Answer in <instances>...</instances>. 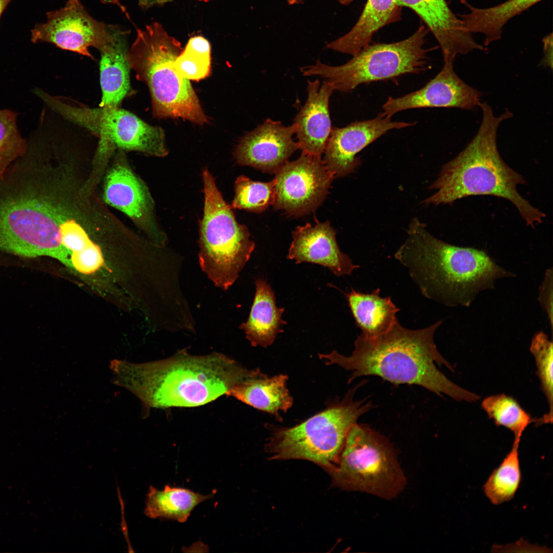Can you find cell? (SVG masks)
Here are the masks:
<instances>
[{"mask_svg": "<svg viewBox=\"0 0 553 553\" xmlns=\"http://www.w3.org/2000/svg\"><path fill=\"white\" fill-rule=\"evenodd\" d=\"M12 0H0V17L7 5Z\"/></svg>", "mask_w": 553, "mask_h": 553, "instance_id": "74e56055", "label": "cell"}, {"mask_svg": "<svg viewBox=\"0 0 553 553\" xmlns=\"http://www.w3.org/2000/svg\"><path fill=\"white\" fill-rule=\"evenodd\" d=\"M296 125L285 126L270 119L239 141L233 155L237 163L270 174L276 171L299 147L293 139Z\"/></svg>", "mask_w": 553, "mask_h": 553, "instance_id": "2e32d148", "label": "cell"}, {"mask_svg": "<svg viewBox=\"0 0 553 553\" xmlns=\"http://www.w3.org/2000/svg\"><path fill=\"white\" fill-rule=\"evenodd\" d=\"M544 58L542 61L543 63L546 66H550L552 67V34H550V36H547L544 38Z\"/></svg>", "mask_w": 553, "mask_h": 553, "instance_id": "e575fe53", "label": "cell"}, {"mask_svg": "<svg viewBox=\"0 0 553 553\" xmlns=\"http://www.w3.org/2000/svg\"><path fill=\"white\" fill-rule=\"evenodd\" d=\"M214 495L215 493H212L204 495L189 489L169 485L159 491L151 485L144 513L152 519L164 518L184 523L198 505L212 498Z\"/></svg>", "mask_w": 553, "mask_h": 553, "instance_id": "d4e9b609", "label": "cell"}, {"mask_svg": "<svg viewBox=\"0 0 553 553\" xmlns=\"http://www.w3.org/2000/svg\"><path fill=\"white\" fill-rule=\"evenodd\" d=\"M44 23L31 30V41L47 42L65 50L93 59L89 49L100 51L112 39L113 27L93 18L79 0H69L62 8L47 14Z\"/></svg>", "mask_w": 553, "mask_h": 553, "instance_id": "4fadbf2b", "label": "cell"}, {"mask_svg": "<svg viewBox=\"0 0 553 553\" xmlns=\"http://www.w3.org/2000/svg\"><path fill=\"white\" fill-rule=\"evenodd\" d=\"M307 90V100L293 122L296 142L302 152L321 156L332 130L329 103L335 90L326 80L321 86L318 80H308Z\"/></svg>", "mask_w": 553, "mask_h": 553, "instance_id": "d6986e66", "label": "cell"}, {"mask_svg": "<svg viewBox=\"0 0 553 553\" xmlns=\"http://www.w3.org/2000/svg\"><path fill=\"white\" fill-rule=\"evenodd\" d=\"M34 93L66 121L89 131L101 146L158 157L167 155L163 130L119 107L91 108L36 89Z\"/></svg>", "mask_w": 553, "mask_h": 553, "instance_id": "9c48e42d", "label": "cell"}, {"mask_svg": "<svg viewBox=\"0 0 553 553\" xmlns=\"http://www.w3.org/2000/svg\"><path fill=\"white\" fill-rule=\"evenodd\" d=\"M127 34V32L113 27L112 39L100 51L102 92L100 107H119L122 100L132 93Z\"/></svg>", "mask_w": 553, "mask_h": 553, "instance_id": "ffe728a7", "label": "cell"}, {"mask_svg": "<svg viewBox=\"0 0 553 553\" xmlns=\"http://www.w3.org/2000/svg\"><path fill=\"white\" fill-rule=\"evenodd\" d=\"M552 269H548L539 287L538 301L547 315L552 330Z\"/></svg>", "mask_w": 553, "mask_h": 553, "instance_id": "d6a6232c", "label": "cell"}, {"mask_svg": "<svg viewBox=\"0 0 553 553\" xmlns=\"http://www.w3.org/2000/svg\"><path fill=\"white\" fill-rule=\"evenodd\" d=\"M541 1L508 0L487 8L474 7L463 1L470 11L460 18L469 32L483 34L484 45L487 46L501 38L502 28L511 18Z\"/></svg>", "mask_w": 553, "mask_h": 553, "instance_id": "484cf974", "label": "cell"}, {"mask_svg": "<svg viewBox=\"0 0 553 553\" xmlns=\"http://www.w3.org/2000/svg\"><path fill=\"white\" fill-rule=\"evenodd\" d=\"M288 376H267L258 369L251 377L235 385L225 395L281 419L280 414L292 407L293 400L287 388Z\"/></svg>", "mask_w": 553, "mask_h": 553, "instance_id": "44dd1931", "label": "cell"}, {"mask_svg": "<svg viewBox=\"0 0 553 553\" xmlns=\"http://www.w3.org/2000/svg\"><path fill=\"white\" fill-rule=\"evenodd\" d=\"M328 473L337 487L387 499L398 495L406 484L389 441L368 427L357 423L347 434L337 464Z\"/></svg>", "mask_w": 553, "mask_h": 553, "instance_id": "ba28073f", "label": "cell"}, {"mask_svg": "<svg viewBox=\"0 0 553 553\" xmlns=\"http://www.w3.org/2000/svg\"><path fill=\"white\" fill-rule=\"evenodd\" d=\"M275 209L295 217L315 210L326 197L334 175L321 156L304 152L275 173Z\"/></svg>", "mask_w": 553, "mask_h": 553, "instance_id": "7c38bea8", "label": "cell"}, {"mask_svg": "<svg viewBox=\"0 0 553 553\" xmlns=\"http://www.w3.org/2000/svg\"><path fill=\"white\" fill-rule=\"evenodd\" d=\"M303 0H287V2L290 5L297 4L301 3ZM339 2L343 5H348L351 3L353 0H338Z\"/></svg>", "mask_w": 553, "mask_h": 553, "instance_id": "8d00e7d4", "label": "cell"}, {"mask_svg": "<svg viewBox=\"0 0 553 553\" xmlns=\"http://www.w3.org/2000/svg\"><path fill=\"white\" fill-rule=\"evenodd\" d=\"M202 179L204 203L200 224L199 263L213 283L226 290L239 277L255 244L247 227L237 222L207 168L203 171Z\"/></svg>", "mask_w": 553, "mask_h": 553, "instance_id": "52a82bcc", "label": "cell"}, {"mask_svg": "<svg viewBox=\"0 0 553 553\" xmlns=\"http://www.w3.org/2000/svg\"><path fill=\"white\" fill-rule=\"evenodd\" d=\"M183 50L180 41L154 22L137 30L127 60L137 78L148 87L154 116L181 118L203 125L209 120L196 92L189 80L173 67Z\"/></svg>", "mask_w": 553, "mask_h": 553, "instance_id": "5b68a950", "label": "cell"}, {"mask_svg": "<svg viewBox=\"0 0 553 553\" xmlns=\"http://www.w3.org/2000/svg\"><path fill=\"white\" fill-rule=\"evenodd\" d=\"M400 7L413 10L438 42L444 61L454 62L458 55L484 47L473 38L463 22L451 11L445 0H397Z\"/></svg>", "mask_w": 553, "mask_h": 553, "instance_id": "e0dca14e", "label": "cell"}, {"mask_svg": "<svg viewBox=\"0 0 553 553\" xmlns=\"http://www.w3.org/2000/svg\"><path fill=\"white\" fill-rule=\"evenodd\" d=\"M27 144L17 126V114L0 110V178L26 152Z\"/></svg>", "mask_w": 553, "mask_h": 553, "instance_id": "4dcf8cb0", "label": "cell"}, {"mask_svg": "<svg viewBox=\"0 0 553 553\" xmlns=\"http://www.w3.org/2000/svg\"><path fill=\"white\" fill-rule=\"evenodd\" d=\"M173 67L183 78L199 80L207 77L210 70V54L195 51L185 46L173 63Z\"/></svg>", "mask_w": 553, "mask_h": 553, "instance_id": "1f68e13d", "label": "cell"}, {"mask_svg": "<svg viewBox=\"0 0 553 553\" xmlns=\"http://www.w3.org/2000/svg\"><path fill=\"white\" fill-rule=\"evenodd\" d=\"M112 160L101 181L102 200L125 214L157 245L163 246L166 236L157 222L147 185L131 167L125 152L117 150Z\"/></svg>", "mask_w": 553, "mask_h": 553, "instance_id": "8fae6325", "label": "cell"}, {"mask_svg": "<svg viewBox=\"0 0 553 553\" xmlns=\"http://www.w3.org/2000/svg\"><path fill=\"white\" fill-rule=\"evenodd\" d=\"M537 367V374L540 379L549 407L548 412L536 420L538 424L551 423L552 421L553 398V344L543 331L536 333L530 346Z\"/></svg>", "mask_w": 553, "mask_h": 553, "instance_id": "f1b7e54d", "label": "cell"}, {"mask_svg": "<svg viewBox=\"0 0 553 553\" xmlns=\"http://www.w3.org/2000/svg\"><path fill=\"white\" fill-rule=\"evenodd\" d=\"M395 258L425 297L448 307H469L480 292L493 289L497 280L515 276L482 250L435 238L417 218L411 221Z\"/></svg>", "mask_w": 553, "mask_h": 553, "instance_id": "3957f363", "label": "cell"}, {"mask_svg": "<svg viewBox=\"0 0 553 553\" xmlns=\"http://www.w3.org/2000/svg\"><path fill=\"white\" fill-rule=\"evenodd\" d=\"M200 1H210V0H200Z\"/></svg>", "mask_w": 553, "mask_h": 553, "instance_id": "f35d334b", "label": "cell"}, {"mask_svg": "<svg viewBox=\"0 0 553 553\" xmlns=\"http://www.w3.org/2000/svg\"><path fill=\"white\" fill-rule=\"evenodd\" d=\"M428 29L421 26L408 38L390 44H376L362 49L344 65L330 66L317 60L301 68L305 76H318L330 82L334 90L349 92L362 83L390 79L427 70L424 46Z\"/></svg>", "mask_w": 553, "mask_h": 553, "instance_id": "30bf717a", "label": "cell"}, {"mask_svg": "<svg viewBox=\"0 0 553 553\" xmlns=\"http://www.w3.org/2000/svg\"><path fill=\"white\" fill-rule=\"evenodd\" d=\"M415 122L392 121L381 114L355 121L341 128L332 127L324 153V161L335 177L353 173L360 164L356 155L367 145L392 129L414 125Z\"/></svg>", "mask_w": 553, "mask_h": 553, "instance_id": "9a60e30c", "label": "cell"}, {"mask_svg": "<svg viewBox=\"0 0 553 553\" xmlns=\"http://www.w3.org/2000/svg\"><path fill=\"white\" fill-rule=\"evenodd\" d=\"M520 442L514 440L509 452L493 470L483 486L485 495L493 504L499 505L512 500L520 485Z\"/></svg>", "mask_w": 553, "mask_h": 553, "instance_id": "4316f807", "label": "cell"}, {"mask_svg": "<svg viewBox=\"0 0 553 553\" xmlns=\"http://www.w3.org/2000/svg\"><path fill=\"white\" fill-rule=\"evenodd\" d=\"M453 62L444 61L441 71L420 89L400 97H389L382 107V115L391 118L400 111L416 108L472 110L479 106L481 93L458 77L454 70Z\"/></svg>", "mask_w": 553, "mask_h": 553, "instance_id": "5bb4252c", "label": "cell"}, {"mask_svg": "<svg viewBox=\"0 0 553 553\" xmlns=\"http://www.w3.org/2000/svg\"><path fill=\"white\" fill-rule=\"evenodd\" d=\"M442 322L440 320L427 328L411 330L397 321L390 330L377 337L358 336L350 356L333 350L318 356L326 365L335 364L351 371L349 382L358 377L375 375L395 384L420 386L457 401H476L479 395L454 384L435 365H443L452 370L434 343V333Z\"/></svg>", "mask_w": 553, "mask_h": 553, "instance_id": "7a4b0ae2", "label": "cell"}, {"mask_svg": "<svg viewBox=\"0 0 553 553\" xmlns=\"http://www.w3.org/2000/svg\"><path fill=\"white\" fill-rule=\"evenodd\" d=\"M379 289L371 293H364L352 289L347 295L349 306L361 335L373 338L390 330L398 321L396 314L399 309L391 297H382Z\"/></svg>", "mask_w": 553, "mask_h": 553, "instance_id": "cb8c5ba5", "label": "cell"}, {"mask_svg": "<svg viewBox=\"0 0 553 553\" xmlns=\"http://www.w3.org/2000/svg\"><path fill=\"white\" fill-rule=\"evenodd\" d=\"M287 258L295 263L307 262L328 268L336 276L350 275L359 266L340 250L336 232L328 221L306 223L292 232Z\"/></svg>", "mask_w": 553, "mask_h": 553, "instance_id": "ac0fdd59", "label": "cell"}, {"mask_svg": "<svg viewBox=\"0 0 553 553\" xmlns=\"http://www.w3.org/2000/svg\"><path fill=\"white\" fill-rule=\"evenodd\" d=\"M256 293L247 320L240 328L253 347H267L273 343L286 322L282 318L284 308L276 304L274 293L263 279L255 281Z\"/></svg>", "mask_w": 553, "mask_h": 553, "instance_id": "7402d4cb", "label": "cell"}, {"mask_svg": "<svg viewBox=\"0 0 553 553\" xmlns=\"http://www.w3.org/2000/svg\"><path fill=\"white\" fill-rule=\"evenodd\" d=\"M173 0H138L140 6L143 8H149L169 3Z\"/></svg>", "mask_w": 553, "mask_h": 553, "instance_id": "d590c367", "label": "cell"}, {"mask_svg": "<svg viewBox=\"0 0 553 553\" xmlns=\"http://www.w3.org/2000/svg\"><path fill=\"white\" fill-rule=\"evenodd\" d=\"M186 47L200 53L210 54V45L208 41L202 36L191 37Z\"/></svg>", "mask_w": 553, "mask_h": 553, "instance_id": "836d02e7", "label": "cell"}, {"mask_svg": "<svg viewBox=\"0 0 553 553\" xmlns=\"http://www.w3.org/2000/svg\"><path fill=\"white\" fill-rule=\"evenodd\" d=\"M235 193L230 205L232 208L260 213L273 204L275 180L273 179L267 182L255 181L241 175L236 180Z\"/></svg>", "mask_w": 553, "mask_h": 553, "instance_id": "f546056e", "label": "cell"}, {"mask_svg": "<svg viewBox=\"0 0 553 553\" xmlns=\"http://www.w3.org/2000/svg\"><path fill=\"white\" fill-rule=\"evenodd\" d=\"M371 404L342 401L290 428L268 426L271 435L265 448L270 459H303L328 472L338 463L347 434Z\"/></svg>", "mask_w": 553, "mask_h": 553, "instance_id": "8992f818", "label": "cell"}, {"mask_svg": "<svg viewBox=\"0 0 553 553\" xmlns=\"http://www.w3.org/2000/svg\"><path fill=\"white\" fill-rule=\"evenodd\" d=\"M481 407L496 426L512 431L516 440H521L525 429L536 420L515 399L505 394L486 397L482 401Z\"/></svg>", "mask_w": 553, "mask_h": 553, "instance_id": "83f0119b", "label": "cell"}, {"mask_svg": "<svg viewBox=\"0 0 553 553\" xmlns=\"http://www.w3.org/2000/svg\"><path fill=\"white\" fill-rule=\"evenodd\" d=\"M400 7L397 0H368L359 19L351 30L328 43L326 48L352 56L357 54L370 45L376 32L397 20Z\"/></svg>", "mask_w": 553, "mask_h": 553, "instance_id": "603a6c76", "label": "cell"}, {"mask_svg": "<svg viewBox=\"0 0 553 553\" xmlns=\"http://www.w3.org/2000/svg\"><path fill=\"white\" fill-rule=\"evenodd\" d=\"M482 113L479 129L466 147L444 164L430 186L436 192L422 201L426 205L451 204L472 196L490 195L509 201L526 225L534 228L545 215L521 196L517 186L523 177L508 166L497 147V133L501 122L512 116L509 111L496 117L487 103L480 102Z\"/></svg>", "mask_w": 553, "mask_h": 553, "instance_id": "277c9868", "label": "cell"}, {"mask_svg": "<svg viewBox=\"0 0 553 553\" xmlns=\"http://www.w3.org/2000/svg\"><path fill=\"white\" fill-rule=\"evenodd\" d=\"M110 368L112 381L139 399L145 416L153 408L206 405L254 375L258 369H246L221 353L193 355L184 350L144 363L114 359Z\"/></svg>", "mask_w": 553, "mask_h": 553, "instance_id": "6da1fadb", "label": "cell"}]
</instances>
